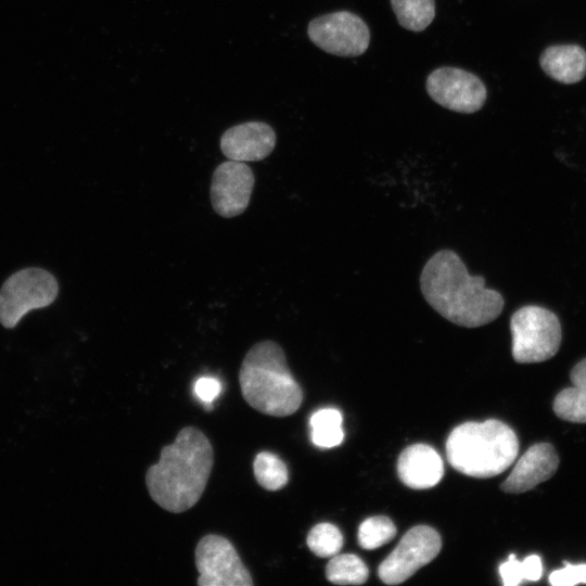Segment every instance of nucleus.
Wrapping results in <instances>:
<instances>
[{"instance_id": "f257e3e1", "label": "nucleus", "mask_w": 586, "mask_h": 586, "mask_svg": "<svg viewBox=\"0 0 586 586\" xmlns=\"http://www.w3.org/2000/svg\"><path fill=\"white\" fill-rule=\"evenodd\" d=\"M421 292L429 305L450 322L476 328L495 320L505 301L485 288L482 276H471L461 258L450 250L435 253L420 276Z\"/></svg>"}, {"instance_id": "f03ea898", "label": "nucleus", "mask_w": 586, "mask_h": 586, "mask_svg": "<svg viewBox=\"0 0 586 586\" xmlns=\"http://www.w3.org/2000/svg\"><path fill=\"white\" fill-rule=\"evenodd\" d=\"M213 464L214 450L207 436L195 426H186L174 443L162 448L158 462L148 469V492L164 510L184 512L201 498Z\"/></svg>"}, {"instance_id": "7ed1b4c3", "label": "nucleus", "mask_w": 586, "mask_h": 586, "mask_svg": "<svg viewBox=\"0 0 586 586\" xmlns=\"http://www.w3.org/2000/svg\"><path fill=\"white\" fill-rule=\"evenodd\" d=\"M239 383L245 402L267 416H291L303 402V391L275 341H262L250 348L240 367Z\"/></svg>"}, {"instance_id": "20e7f679", "label": "nucleus", "mask_w": 586, "mask_h": 586, "mask_svg": "<svg viewBox=\"0 0 586 586\" xmlns=\"http://www.w3.org/2000/svg\"><path fill=\"white\" fill-rule=\"evenodd\" d=\"M519 442L506 423L489 419L456 426L446 442L448 462L459 472L473 477H492L515 460Z\"/></svg>"}, {"instance_id": "39448f33", "label": "nucleus", "mask_w": 586, "mask_h": 586, "mask_svg": "<svg viewBox=\"0 0 586 586\" xmlns=\"http://www.w3.org/2000/svg\"><path fill=\"white\" fill-rule=\"evenodd\" d=\"M512 356L517 362H542L553 357L561 343V324L550 310L535 305L519 308L510 318Z\"/></svg>"}, {"instance_id": "423d86ee", "label": "nucleus", "mask_w": 586, "mask_h": 586, "mask_svg": "<svg viewBox=\"0 0 586 586\" xmlns=\"http://www.w3.org/2000/svg\"><path fill=\"white\" fill-rule=\"evenodd\" d=\"M55 278L41 268H25L10 276L0 289V322L14 328L29 310L42 308L55 300Z\"/></svg>"}, {"instance_id": "0eeeda50", "label": "nucleus", "mask_w": 586, "mask_h": 586, "mask_svg": "<svg viewBox=\"0 0 586 586\" xmlns=\"http://www.w3.org/2000/svg\"><path fill=\"white\" fill-rule=\"evenodd\" d=\"M310 41L321 50L339 56H358L370 43V30L365 21L349 11L320 15L308 24Z\"/></svg>"}, {"instance_id": "6e6552de", "label": "nucleus", "mask_w": 586, "mask_h": 586, "mask_svg": "<svg viewBox=\"0 0 586 586\" xmlns=\"http://www.w3.org/2000/svg\"><path fill=\"white\" fill-rule=\"evenodd\" d=\"M199 586H252L253 579L233 545L224 536L208 534L195 547Z\"/></svg>"}, {"instance_id": "1a4fd4ad", "label": "nucleus", "mask_w": 586, "mask_h": 586, "mask_svg": "<svg viewBox=\"0 0 586 586\" xmlns=\"http://www.w3.org/2000/svg\"><path fill=\"white\" fill-rule=\"evenodd\" d=\"M438 533L426 525L410 528L378 569L380 579L388 585L405 582L440 552Z\"/></svg>"}, {"instance_id": "9d476101", "label": "nucleus", "mask_w": 586, "mask_h": 586, "mask_svg": "<svg viewBox=\"0 0 586 586\" xmlns=\"http://www.w3.org/2000/svg\"><path fill=\"white\" fill-rule=\"evenodd\" d=\"M425 88L434 102L464 114L479 111L487 98L486 87L477 76L451 66L438 67L429 74Z\"/></svg>"}, {"instance_id": "9b49d317", "label": "nucleus", "mask_w": 586, "mask_h": 586, "mask_svg": "<svg viewBox=\"0 0 586 586\" xmlns=\"http://www.w3.org/2000/svg\"><path fill=\"white\" fill-rule=\"evenodd\" d=\"M254 180L251 167L244 162L230 160L217 166L209 190L214 211L225 218L244 213L250 204Z\"/></svg>"}, {"instance_id": "f8f14e48", "label": "nucleus", "mask_w": 586, "mask_h": 586, "mask_svg": "<svg viewBox=\"0 0 586 586\" xmlns=\"http://www.w3.org/2000/svg\"><path fill=\"white\" fill-rule=\"evenodd\" d=\"M276 140V132L268 124L247 122L235 125L222 133L220 150L232 161L257 162L272 152Z\"/></svg>"}, {"instance_id": "ddd939ff", "label": "nucleus", "mask_w": 586, "mask_h": 586, "mask_svg": "<svg viewBox=\"0 0 586 586\" xmlns=\"http://www.w3.org/2000/svg\"><path fill=\"white\" fill-rule=\"evenodd\" d=\"M558 466L559 458L551 444H534L520 457L500 487L510 494L527 492L550 479Z\"/></svg>"}, {"instance_id": "4468645a", "label": "nucleus", "mask_w": 586, "mask_h": 586, "mask_svg": "<svg viewBox=\"0 0 586 586\" xmlns=\"http://www.w3.org/2000/svg\"><path fill=\"white\" fill-rule=\"evenodd\" d=\"M402 482L413 489H425L436 485L444 474L443 460L438 453L425 444L405 448L397 461Z\"/></svg>"}, {"instance_id": "2eb2a0df", "label": "nucleus", "mask_w": 586, "mask_h": 586, "mask_svg": "<svg viewBox=\"0 0 586 586\" xmlns=\"http://www.w3.org/2000/svg\"><path fill=\"white\" fill-rule=\"evenodd\" d=\"M543 71L562 84H575L586 75V51L576 44L546 48L539 58Z\"/></svg>"}, {"instance_id": "dca6fc26", "label": "nucleus", "mask_w": 586, "mask_h": 586, "mask_svg": "<svg viewBox=\"0 0 586 586\" xmlns=\"http://www.w3.org/2000/svg\"><path fill=\"white\" fill-rule=\"evenodd\" d=\"M398 24L411 31L424 30L435 17L434 0H390Z\"/></svg>"}, {"instance_id": "f3484780", "label": "nucleus", "mask_w": 586, "mask_h": 586, "mask_svg": "<svg viewBox=\"0 0 586 586\" xmlns=\"http://www.w3.org/2000/svg\"><path fill=\"white\" fill-rule=\"evenodd\" d=\"M369 576L365 562L356 555L343 553L331 557L326 566V577L337 585H360Z\"/></svg>"}, {"instance_id": "a211bd4d", "label": "nucleus", "mask_w": 586, "mask_h": 586, "mask_svg": "<svg viewBox=\"0 0 586 586\" xmlns=\"http://www.w3.org/2000/svg\"><path fill=\"white\" fill-rule=\"evenodd\" d=\"M341 412L334 408L317 410L310 418L311 442L321 448L340 445L344 433Z\"/></svg>"}, {"instance_id": "6ab92c4d", "label": "nucleus", "mask_w": 586, "mask_h": 586, "mask_svg": "<svg viewBox=\"0 0 586 586\" xmlns=\"http://www.w3.org/2000/svg\"><path fill=\"white\" fill-rule=\"evenodd\" d=\"M253 471L258 485L271 492L284 487L289 480L286 464L269 451H260L256 455Z\"/></svg>"}, {"instance_id": "aec40b11", "label": "nucleus", "mask_w": 586, "mask_h": 586, "mask_svg": "<svg viewBox=\"0 0 586 586\" xmlns=\"http://www.w3.org/2000/svg\"><path fill=\"white\" fill-rule=\"evenodd\" d=\"M553 411L563 420L586 423V388L574 385L562 390L553 400Z\"/></svg>"}, {"instance_id": "412c9836", "label": "nucleus", "mask_w": 586, "mask_h": 586, "mask_svg": "<svg viewBox=\"0 0 586 586\" xmlns=\"http://www.w3.org/2000/svg\"><path fill=\"white\" fill-rule=\"evenodd\" d=\"M396 527L391 519L375 515L366 519L358 528V543L367 550H372L392 540Z\"/></svg>"}, {"instance_id": "4be33fe9", "label": "nucleus", "mask_w": 586, "mask_h": 586, "mask_svg": "<svg viewBox=\"0 0 586 586\" xmlns=\"http://www.w3.org/2000/svg\"><path fill=\"white\" fill-rule=\"evenodd\" d=\"M307 546L318 557L330 558L339 553L343 546L340 530L331 523L315 525L307 535Z\"/></svg>"}, {"instance_id": "5701e85b", "label": "nucleus", "mask_w": 586, "mask_h": 586, "mask_svg": "<svg viewBox=\"0 0 586 586\" xmlns=\"http://www.w3.org/2000/svg\"><path fill=\"white\" fill-rule=\"evenodd\" d=\"M549 582L553 586L586 584V564L565 563L564 568L550 573Z\"/></svg>"}, {"instance_id": "b1692460", "label": "nucleus", "mask_w": 586, "mask_h": 586, "mask_svg": "<svg viewBox=\"0 0 586 586\" xmlns=\"http://www.w3.org/2000/svg\"><path fill=\"white\" fill-rule=\"evenodd\" d=\"M499 574L506 586H515L524 581L522 563L513 553L500 564Z\"/></svg>"}, {"instance_id": "393cba45", "label": "nucleus", "mask_w": 586, "mask_h": 586, "mask_svg": "<svg viewBox=\"0 0 586 586\" xmlns=\"http://www.w3.org/2000/svg\"><path fill=\"white\" fill-rule=\"evenodd\" d=\"M195 394L204 404H211L220 393L221 384L214 378H201L194 386Z\"/></svg>"}, {"instance_id": "a878e982", "label": "nucleus", "mask_w": 586, "mask_h": 586, "mask_svg": "<svg viewBox=\"0 0 586 586\" xmlns=\"http://www.w3.org/2000/svg\"><path fill=\"white\" fill-rule=\"evenodd\" d=\"M522 563L524 581L535 582L542 577L543 564L537 555H531L526 557Z\"/></svg>"}, {"instance_id": "bb28decb", "label": "nucleus", "mask_w": 586, "mask_h": 586, "mask_svg": "<svg viewBox=\"0 0 586 586\" xmlns=\"http://www.w3.org/2000/svg\"><path fill=\"white\" fill-rule=\"evenodd\" d=\"M570 377L573 385L586 388V358L574 366Z\"/></svg>"}]
</instances>
